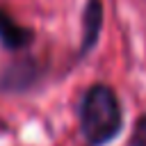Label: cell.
<instances>
[{
  "mask_svg": "<svg viewBox=\"0 0 146 146\" xmlns=\"http://www.w3.org/2000/svg\"><path fill=\"white\" fill-rule=\"evenodd\" d=\"M36 80V66L34 62H14L7 66L0 75V89L7 94H18L25 91L32 82Z\"/></svg>",
  "mask_w": 146,
  "mask_h": 146,
  "instance_id": "3957f363",
  "label": "cell"
},
{
  "mask_svg": "<svg viewBox=\"0 0 146 146\" xmlns=\"http://www.w3.org/2000/svg\"><path fill=\"white\" fill-rule=\"evenodd\" d=\"M100 27H103V2L87 0V7L82 11V46H80L82 55L89 48H94L98 34H100Z\"/></svg>",
  "mask_w": 146,
  "mask_h": 146,
  "instance_id": "277c9868",
  "label": "cell"
},
{
  "mask_svg": "<svg viewBox=\"0 0 146 146\" xmlns=\"http://www.w3.org/2000/svg\"><path fill=\"white\" fill-rule=\"evenodd\" d=\"M34 32L25 25H21L5 7H0V43L7 50H23L32 43Z\"/></svg>",
  "mask_w": 146,
  "mask_h": 146,
  "instance_id": "7a4b0ae2",
  "label": "cell"
},
{
  "mask_svg": "<svg viewBox=\"0 0 146 146\" xmlns=\"http://www.w3.org/2000/svg\"><path fill=\"white\" fill-rule=\"evenodd\" d=\"M128 146H146V114L141 119H137L135 128H132V137Z\"/></svg>",
  "mask_w": 146,
  "mask_h": 146,
  "instance_id": "5b68a950",
  "label": "cell"
},
{
  "mask_svg": "<svg viewBox=\"0 0 146 146\" xmlns=\"http://www.w3.org/2000/svg\"><path fill=\"white\" fill-rule=\"evenodd\" d=\"M80 130L87 146H105L112 141L123 123L121 103L112 87L91 84L80 100Z\"/></svg>",
  "mask_w": 146,
  "mask_h": 146,
  "instance_id": "6da1fadb",
  "label": "cell"
}]
</instances>
